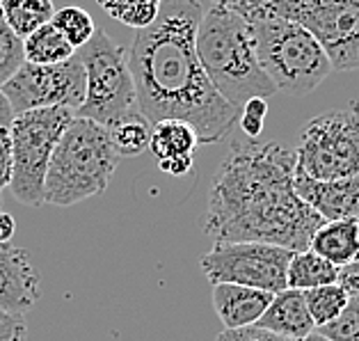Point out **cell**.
Returning <instances> with one entry per match:
<instances>
[{
    "mask_svg": "<svg viewBox=\"0 0 359 341\" xmlns=\"http://www.w3.org/2000/svg\"><path fill=\"white\" fill-rule=\"evenodd\" d=\"M201 14L199 0H161L154 21L135 34L128 67L137 110L151 124L186 121L199 145H213L229 135L241 108L215 90L199 62L195 37Z\"/></svg>",
    "mask_w": 359,
    "mask_h": 341,
    "instance_id": "cell-1",
    "label": "cell"
},
{
    "mask_svg": "<svg viewBox=\"0 0 359 341\" xmlns=\"http://www.w3.org/2000/svg\"><path fill=\"white\" fill-rule=\"evenodd\" d=\"M295 168L318 181L359 177V103L306 121L300 131Z\"/></svg>",
    "mask_w": 359,
    "mask_h": 341,
    "instance_id": "cell-7",
    "label": "cell"
},
{
    "mask_svg": "<svg viewBox=\"0 0 359 341\" xmlns=\"http://www.w3.org/2000/svg\"><path fill=\"white\" fill-rule=\"evenodd\" d=\"M339 268L330 264L327 259L318 257L316 252L302 250L293 252L291 261L286 268V288H295V291H309V288H318L325 284H337Z\"/></svg>",
    "mask_w": 359,
    "mask_h": 341,
    "instance_id": "cell-17",
    "label": "cell"
},
{
    "mask_svg": "<svg viewBox=\"0 0 359 341\" xmlns=\"http://www.w3.org/2000/svg\"><path fill=\"white\" fill-rule=\"evenodd\" d=\"M268 3L270 0H213V5L224 7V10H231V12H238L243 16H250L254 12L264 10Z\"/></svg>",
    "mask_w": 359,
    "mask_h": 341,
    "instance_id": "cell-31",
    "label": "cell"
},
{
    "mask_svg": "<svg viewBox=\"0 0 359 341\" xmlns=\"http://www.w3.org/2000/svg\"><path fill=\"white\" fill-rule=\"evenodd\" d=\"M117 159L108 126L74 117L50 156L43 181V204L74 206L101 195L115 174Z\"/></svg>",
    "mask_w": 359,
    "mask_h": 341,
    "instance_id": "cell-4",
    "label": "cell"
},
{
    "mask_svg": "<svg viewBox=\"0 0 359 341\" xmlns=\"http://www.w3.org/2000/svg\"><path fill=\"white\" fill-rule=\"evenodd\" d=\"M0 10H3L7 25L21 39L50 23L55 14L53 0H0Z\"/></svg>",
    "mask_w": 359,
    "mask_h": 341,
    "instance_id": "cell-21",
    "label": "cell"
},
{
    "mask_svg": "<svg viewBox=\"0 0 359 341\" xmlns=\"http://www.w3.org/2000/svg\"><path fill=\"white\" fill-rule=\"evenodd\" d=\"M14 119V110L10 106V101H7V96L0 90V126H10Z\"/></svg>",
    "mask_w": 359,
    "mask_h": 341,
    "instance_id": "cell-34",
    "label": "cell"
},
{
    "mask_svg": "<svg viewBox=\"0 0 359 341\" xmlns=\"http://www.w3.org/2000/svg\"><path fill=\"white\" fill-rule=\"evenodd\" d=\"M302 293H304L306 309H309L311 321L316 328H323L334 319H339L341 312H344L350 302L348 293L339 284H325L318 288H309V291H302Z\"/></svg>",
    "mask_w": 359,
    "mask_h": 341,
    "instance_id": "cell-22",
    "label": "cell"
},
{
    "mask_svg": "<svg viewBox=\"0 0 359 341\" xmlns=\"http://www.w3.org/2000/svg\"><path fill=\"white\" fill-rule=\"evenodd\" d=\"M76 117L69 108H39L14 115L10 124L12 135V183L10 190L16 202L25 206L43 204L50 156L55 145Z\"/></svg>",
    "mask_w": 359,
    "mask_h": 341,
    "instance_id": "cell-6",
    "label": "cell"
},
{
    "mask_svg": "<svg viewBox=\"0 0 359 341\" xmlns=\"http://www.w3.org/2000/svg\"><path fill=\"white\" fill-rule=\"evenodd\" d=\"M195 46L213 87L236 108L254 96L268 99L277 94L275 83L259 65L250 23L243 14L213 5L201 14Z\"/></svg>",
    "mask_w": 359,
    "mask_h": 341,
    "instance_id": "cell-3",
    "label": "cell"
},
{
    "mask_svg": "<svg viewBox=\"0 0 359 341\" xmlns=\"http://www.w3.org/2000/svg\"><path fill=\"white\" fill-rule=\"evenodd\" d=\"M215 341H295V339H286L264 328L250 326V328H238V330H222Z\"/></svg>",
    "mask_w": 359,
    "mask_h": 341,
    "instance_id": "cell-28",
    "label": "cell"
},
{
    "mask_svg": "<svg viewBox=\"0 0 359 341\" xmlns=\"http://www.w3.org/2000/svg\"><path fill=\"white\" fill-rule=\"evenodd\" d=\"M158 168L165 174H172V177H186V174L195 168V156H181V159L158 161Z\"/></svg>",
    "mask_w": 359,
    "mask_h": 341,
    "instance_id": "cell-32",
    "label": "cell"
},
{
    "mask_svg": "<svg viewBox=\"0 0 359 341\" xmlns=\"http://www.w3.org/2000/svg\"><path fill=\"white\" fill-rule=\"evenodd\" d=\"M14 115L39 108L78 110L87 94V76L81 58L74 55L60 65L23 62L10 81L0 85Z\"/></svg>",
    "mask_w": 359,
    "mask_h": 341,
    "instance_id": "cell-11",
    "label": "cell"
},
{
    "mask_svg": "<svg viewBox=\"0 0 359 341\" xmlns=\"http://www.w3.org/2000/svg\"><path fill=\"white\" fill-rule=\"evenodd\" d=\"M12 183V135L10 126H0V190Z\"/></svg>",
    "mask_w": 359,
    "mask_h": 341,
    "instance_id": "cell-29",
    "label": "cell"
},
{
    "mask_svg": "<svg viewBox=\"0 0 359 341\" xmlns=\"http://www.w3.org/2000/svg\"><path fill=\"white\" fill-rule=\"evenodd\" d=\"M0 208H3V197H0Z\"/></svg>",
    "mask_w": 359,
    "mask_h": 341,
    "instance_id": "cell-37",
    "label": "cell"
},
{
    "mask_svg": "<svg viewBox=\"0 0 359 341\" xmlns=\"http://www.w3.org/2000/svg\"><path fill=\"white\" fill-rule=\"evenodd\" d=\"M23 62H25L23 39L7 25L3 10H0V85L10 81Z\"/></svg>",
    "mask_w": 359,
    "mask_h": 341,
    "instance_id": "cell-24",
    "label": "cell"
},
{
    "mask_svg": "<svg viewBox=\"0 0 359 341\" xmlns=\"http://www.w3.org/2000/svg\"><path fill=\"white\" fill-rule=\"evenodd\" d=\"M268 7L309 30L334 72L359 69V5L350 0H270Z\"/></svg>",
    "mask_w": 359,
    "mask_h": 341,
    "instance_id": "cell-9",
    "label": "cell"
},
{
    "mask_svg": "<svg viewBox=\"0 0 359 341\" xmlns=\"http://www.w3.org/2000/svg\"><path fill=\"white\" fill-rule=\"evenodd\" d=\"M14 232H16L14 215L0 208V246H10V241H12Z\"/></svg>",
    "mask_w": 359,
    "mask_h": 341,
    "instance_id": "cell-33",
    "label": "cell"
},
{
    "mask_svg": "<svg viewBox=\"0 0 359 341\" xmlns=\"http://www.w3.org/2000/svg\"><path fill=\"white\" fill-rule=\"evenodd\" d=\"M76 55L81 58L87 76V94L76 117L110 126L121 115L137 108L126 48L117 46L103 30H96Z\"/></svg>",
    "mask_w": 359,
    "mask_h": 341,
    "instance_id": "cell-8",
    "label": "cell"
},
{
    "mask_svg": "<svg viewBox=\"0 0 359 341\" xmlns=\"http://www.w3.org/2000/svg\"><path fill=\"white\" fill-rule=\"evenodd\" d=\"M211 295L213 309L217 319L222 321L224 330H238L257 326L275 293L241 284H215Z\"/></svg>",
    "mask_w": 359,
    "mask_h": 341,
    "instance_id": "cell-14",
    "label": "cell"
},
{
    "mask_svg": "<svg viewBox=\"0 0 359 341\" xmlns=\"http://www.w3.org/2000/svg\"><path fill=\"white\" fill-rule=\"evenodd\" d=\"M41 298L39 273L23 248L0 246V309L30 312Z\"/></svg>",
    "mask_w": 359,
    "mask_h": 341,
    "instance_id": "cell-13",
    "label": "cell"
},
{
    "mask_svg": "<svg viewBox=\"0 0 359 341\" xmlns=\"http://www.w3.org/2000/svg\"><path fill=\"white\" fill-rule=\"evenodd\" d=\"M268 117V101L261 99V96H254L245 106L241 108V128L243 133L250 140H257L261 133H264V121Z\"/></svg>",
    "mask_w": 359,
    "mask_h": 341,
    "instance_id": "cell-26",
    "label": "cell"
},
{
    "mask_svg": "<svg viewBox=\"0 0 359 341\" xmlns=\"http://www.w3.org/2000/svg\"><path fill=\"white\" fill-rule=\"evenodd\" d=\"M245 19L250 23L259 65L277 92L304 96L334 72L318 39L300 23L275 14L268 5Z\"/></svg>",
    "mask_w": 359,
    "mask_h": 341,
    "instance_id": "cell-5",
    "label": "cell"
},
{
    "mask_svg": "<svg viewBox=\"0 0 359 341\" xmlns=\"http://www.w3.org/2000/svg\"><path fill=\"white\" fill-rule=\"evenodd\" d=\"M320 337L327 341H359V307L357 298H350L348 307L341 312V316L323 328H316Z\"/></svg>",
    "mask_w": 359,
    "mask_h": 341,
    "instance_id": "cell-25",
    "label": "cell"
},
{
    "mask_svg": "<svg viewBox=\"0 0 359 341\" xmlns=\"http://www.w3.org/2000/svg\"><path fill=\"white\" fill-rule=\"evenodd\" d=\"M302 341H327V339H325V337H320L318 332H311V335L306 337V339H302Z\"/></svg>",
    "mask_w": 359,
    "mask_h": 341,
    "instance_id": "cell-35",
    "label": "cell"
},
{
    "mask_svg": "<svg viewBox=\"0 0 359 341\" xmlns=\"http://www.w3.org/2000/svg\"><path fill=\"white\" fill-rule=\"evenodd\" d=\"M25 62L30 65H60L76 55V48L65 39L53 23L41 25L30 37L23 39Z\"/></svg>",
    "mask_w": 359,
    "mask_h": 341,
    "instance_id": "cell-20",
    "label": "cell"
},
{
    "mask_svg": "<svg viewBox=\"0 0 359 341\" xmlns=\"http://www.w3.org/2000/svg\"><path fill=\"white\" fill-rule=\"evenodd\" d=\"M28 339V323L23 314H12L0 309V341H25Z\"/></svg>",
    "mask_w": 359,
    "mask_h": 341,
    "instance_id": "cell-27",
    "label": "cell"
},
{
    "mask_svg": "<svg viewBox=\"0 0 359 341\" xmlns=\"http://www.w3.org/2000/svg\"><path fill=\"white\" fill-rule=\"evenodd\" d=\"M295 152L282 142H233L208 190L204 234L215 243H268L309 250L325 222L293 188Z\"/></svg>",
    "mask_w": 359,
    "mask_h": 341,
    "instance_id": "cell-2",
    "label": "cell"
},
{
    "mask_svg": "<svg viewBox=\"0 0 359 341\" xmlns=\"http://www.w3.org/2000/svg\"><path fill=\"white\" fill-rule=\"evenodd\" d=\"M357 307H359V298H357Z\"/></svg>",
    "mask_w": 359,
    "mask_h": 341,
    "instance_id": "cell-38",
    "label": "cell"
},
{
    "mask_svg": "<svg viewBox=\"0 0 359 341\" xmlns=\"http://www.w3.org/2000/svg\"><path fill=\"white\" fill-rule=\"evenodd\" d=\"M337 284L348 293V298H359V257L339 268Z\"/></svg>",
    "mask_w": 359,
    "mask_h": 341,
    "instance_id": "cell-30",
    "label": "cell"
},
{
    "mask_svg": "<svg viewBox=\"0 0 359 341\" xmlns=\"http://www.w3.org/2000/svg\"><path fill=\"white\" fill-rule=\"evenodd\" d=\"M291 250L268 243H215L201 257L204 277L215 284H241L279 293L286 288V268Z\"/></svg>",
    "mask_w": 359,
    "mask_h": 341,
    "instance_id": "cell-10",
    "label": "cell"
},
{
    "mask_svg": "<svg viewBox=\"0 0 359 341\" xmlns=\"http://www.w3.org/2000/svg\"><path fill=\"white\" fill-rule=\"evenodd\" d=\"M293 188L297 197L306 206H311L325 222L359 218V177L318 181L295 168Z\"/></svg>",
    "mask_w": 359,
    "mask_h": 341,
    "instance_id": "cell-12",
    "label": "cell"
},
{
    "mask_svg": "<svg viewBox=\"0 0 359 341\" xmlns=\"http://www.w3.org/2000/svg\"><path fill=\"white\" fill-rule=\"evenodd\" d=\"M151 131L154 124L149 121L137 108L121 115L117 121H112L108 126V133L112 140V147H115L117 156H140L144 149H149V142H151Z\"/></svg>",
    "mask_w": 359,
    "mask_h": 341,
    "instance_id": "cell-19",
    "label": "cell"
},
{
    "mask_svg": "<svg viewBox=\"0 0 359 341\" xmlns=\"http://www.w3.org/2000/svg\"><path fill=\"white\" fill-rule=\"evenodd\" d=\"M50 23L65 34V39L72 44L76 51L83 48L85 44L96 34L94 19L83 10V7L72 5V7H62V10H55L53 21Z\"/></svg>",
    "mask_w": 359,
    "mask_h": 341,
    "instance_id": "cell-23",
    "label": "cell"
},
{
    "mask_svg": "<svg viewBox=\"0 0 359 341\" xmlns=\"http://www.w3.org/2000/svg\"><path fill=\"white\" fill-rule=\"evenodd\" d=\"M309 250L337 268L355 261L359 257V218L323 222L311 236Z\"/></svg>",
    "mask_w": 359,
    "mask_h": 341,
    "instance_id": "cell-16",
    "label": "cell"
},
{
    "mask_svg": "<svg viewBox=\"0 0 359 341\" xmlns=\"http://www.w3.org/2000/svg\"><path fill=\"white\" fill-rule=\"evenodd\" d=\"M197 145L199 138L190 124L179 119H165L154 124L149 149L154 152L156 161H168L181 159V156H195Z\"/></svg>",
    "mask_w": 359,
    "mask_h": 341,
    "instance_id": "cell-18",
    "label": "cell"
},
{
    "mask_svg": "<svg viewBox=\"0 0 359 341\" xmlns=\"http://www.w3.org/2000/svg\"><path fill=\"white\" fill-rule=\"evenodd\" d=\"M257 328L275 332L279 337L302 341L311 335L316 326L311 321V314L306 309L304 293L295 288H284L273 295L264 316L259 319Z\"/></svg>",
    "mask_w": 359,
    "mask_h": 341,
    "instance_id": "cell-15",
    "label": "cell"
},
{
    "mask_svg": "<svg viewBox=\"0 0 359 341\" xmlns=\"http://www.w3.org/2000/svg\"><path fill=\"white\" fill-rule=\"evenodd\" d=\"M350 3H355V5H359V0H350Z\"/></svg>",
    "mask_w": 359,
    "mask_h": 341,
    "instance_id": "cell-36",
    "label": "cell"
}]
</instances>
